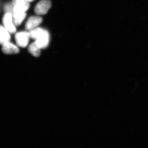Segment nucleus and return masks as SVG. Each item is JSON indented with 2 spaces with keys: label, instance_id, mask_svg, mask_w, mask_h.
<instances>
[{
  "label": "nucleus",
  "instance_id": "f257e3e1",
  "mask_svg": "<svg viewBox=\"0 0 148 148\" xmlns=\"http://www.w3.org/2000/svg\"><path fill=\"white\" fill-rule=\"evenodd\" d=\"M29 32H21L16 33L15 35V40L18 46L22 48L26 47L28 45L30 38Z\"/></svg>",
  "mask_w": 148,
  "mask_h": 148
},
{
  "label": "nucleus",
  "instance_id": "f03ea898",
  "mask_svg": "<svg viewBox=\"0 0 148 148\" xmlns=\"http://www.w3.org/2000/svg\"><path fill=\"white\" fill-rule=\"evenodd\" d=\"M51 6V2L49 0L41 1L36 5L35 12L38 15H44L47 13Z\"/></svg>",
  "mask_w": 148,
  "mask_h": 148
},
{
  "label": "nucleus",
  "instance_id": "7ed1b4c3",
  "mask_svg": "<svg viewBox=\"0 0 148 148\" xmlns=\"http://www.w3.org/2000/svg\"><path fill=\"white\" fill-rule=\"evenodd\" d=\"M49 42V32L44 29L42 33L36 40V44L41 49L47 47Z\"/></svg>",
  "mask_w": 148,
  "mask_h": 148
},
{
  "label": "nucleus",
  "instance_id": "20e7f679",
  "mask_svg": "<svg viewBox=\"0 0 148 148\" xmlns=\"http://www.w3.org/2000/svg\"><path fill=\"white\" fill-rule=\"evenodd\" d=\"M3 22L6 29L10 34H14L16 32L15 26L12 23V16L11 14L7 12L3 17Z\"/></svg>",
  "mask_w": 148,
  "mask_h": 148
},
{
  "label": "nucleus",
  "instance_id": "39448f33",
  "mask_svg": "<svg viewBox=\"0 0 148 148\" xmlns=\"http://www.w3.org/2000/svg\"><path fill=\"white\" fill-rule=\"evenodd\" d=\"M42 21V18L39 16H32L28 19L25 24V29L27 30L37 27L38 26Z\"/></svg>",
  "mask_w": 148,
  "mask_h": 148
},
{
  "label": "nucleus",
  "instance_id": "423d86ee",
  "mask_svg": "<svg viewBox=\"0 0 148 148\" xmlns=\"http://www.w3.org/2000/svg\"><path fill=\"white\" fill-rule=\"evenodd\" d=\"M2 51L3 53L6 54H16L19 52L18 48L16 45L8 42L2 45Z\"/></svg>",
  "mask_w": 148,
  "mask_h": 148
},
{
  "label": "nucleus",
  "instance_id": "0eeeda50",
  "mask_svg": "<svg viewBox=\"0 0 148 148\" xmlns=\"http://www.w3.org/2000/svg\"><path fill=\"white\" fill-rule=\"evenodd\" d=\"M9 32L1 25H0V45H3L10 42V36Z\"/></svg>",
  "mask_w": 148,
  "mask_h": 148
},
{
  "label": "nucleus",
  "instance_id": "6e6552de",
  "mask_svg": "<svg viewBox=\"0 0 148 148\" xmlns=\"http://www.w3.org/2000/svg\"><path fill=\"white\" fill-rule=\"evenodd\" d=\"M30 7L29 2H23L18 3L14 5V13H20V12H25L28 10Z\"/></svg>",
  "mask_w": 148,
  "mask_h": 148
},
{
  "label": "nucleus",
  "instance_id": "1a4fd4ad",
  "mask_svg": "<svg viewBox=\"0 0 148 148\" xmlns=\"http://www.w3.org/2000/svg\"><path fill=\"white\" fill-rule=\"evenodd\" d=\"M27 14L25 12L14 13L13 14V23L15 26H18L26 17Z\"/></svg>",
  "mask_w": 148,
  "mask_h": 148
},
{
  "label": "nucleus",
  "instance_id": "9d476101",
  "mask_svg": "<svg viewBox=\"0 0 148 148\" xmlns=\"http://www.w3.org/2000/svg\"><path fill=\"white\" fill-rule=\"evenodd\" d=\"M28 51L29 53L33 56L38 57L40 54L41 48L37 45L36 42L32 43L28 48Z\"/></svg>",
  "mask_w": 148,
  "mask_h": 148
},
{
  "label": "nucleus",
  "instance_id": "9b49d317",
  "mask_svg": "<svg viewBox=\"0 0 148 148\" xmlns=\"http://www.w3.org/2000/svg\"><path fill=\"white\" fill-rule=\"evenodd\" d=\"M44 29L40 27H36L29 30V34L30 38L32 39L36 40L37 38L41 34Z\"/></svg>",
  "mask_w": 148,
  "mask_h": 148
},
{
  "label": "nucleus",
  "instance_id": "f8f14e48",
  "mask_svg": "<svg viewBox=\"0 0 148 148\" xmlns=\"http://www.w3.org/2000/svg\"><path fill=\"white\" fill-rule=\"evenodd\" d=\"M34 0H12V4L13 5H15L18 3L23 2H31Z\"/></svg>",
  "mask_w": 148,
  "mask_h": 148
},
{
  "label": "nucleus",
  "instance_id": "ddd939ff",
  "mask_svg": "<svg viewBox=\"0 0 148 148\" xmlns=\"http://www.w3.org/2000/svg\"><path fill=\"white\" fill-rule=\"evenodd\" d=\"M13 9L14 8H12V6L10 5H6L5 6V10L9 13L11 14L13 13Z\"/></svg>",
  "mask_w": 148,
  "mask_h": 148
}]
</instances>
